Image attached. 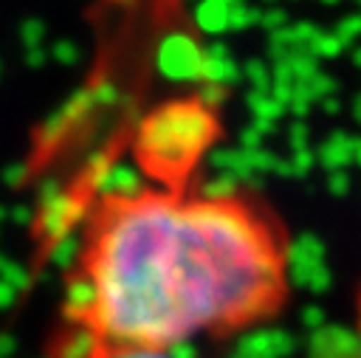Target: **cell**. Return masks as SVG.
Segmentation results:
<instances>
[{"mask_svg":"<svg viewBox=\"0 0 361 358\" xmlns=\"http://www.w3.org/2000/svg\"><path fill=\"white\" fill-rule=\"evenodd\" d=\"M293 240L251 189L144 183L99 192L62 282L45 358H164L276 321Z\"/></svg>","mask_w":361,"mask_h":358,"instance_id":"obj_1","label":"cell"},{"mask_svg":"<svg viewBox=\"0 0 361 358\" xmlns=\"http://www.w3.org/2000/svg\"><path fill=\"white\" fill-rule=\"evenodd\" d=\"M217 121L200 104H180L155 113L144 124L141 161L158 183H189L186 175L203 158Z\"/></svg>","mask_w":361,"mask_h":358,"instance_id":"obj_2","label":"cell"},{"mask_svg":"<svg viewBox=\"0 0 361 358\" xmlns=\"http://www.w3.org/2000/svg\"><path fill=\"white\" fill-rule=\"evenodd\" d=\"M353 358H361V282L353 296Z\"/></svg>","mask_w":361,"mask_h":358,"instance_id":"obj_3","label":"cell"},{"mask_svg":"<svg viewBox=\"0 0 361 358\" xmlns=\"http://www.w3.org/2000/svg\"><path fill=\"white\" fill-rule=\"evenodd\" d=\"M164 358H166V355H164Z\"/></svg>","mask_w":361,"mask_h":358,"instance_id":"obj_4","label":"cell"}]
</instances>
